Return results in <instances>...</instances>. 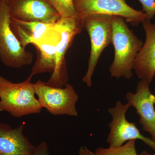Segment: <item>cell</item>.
Listing matches in <instances>:
<instances>
[{"label":"cell","instance_id":"obj_12","mask_svg":"<svg viewBox=\"0 0 155 155\" xmlns=\"http://www.w3.org/2000/svg\"><path fill=\"white\" fill-rule=\"evenodd\" d=\"M25 126L16 128L0 123V155H32L36 147L23 133Z\"/></svg>","mask_w":155,"mask_h":155},{"label":"cell","instance_id":"obj_14","mask_svg":"<svg viewBox=\"0 0 155 155\" xmlns=\"http://www.w3.org/2000/svg\"><path fill=\"white\" fill-rule=\"evenodd\" d=\"M61 35L56 27L54 31L44 40L33 45L37 51V58L32 67L29 77L36 74L53 73L56 65V46Z\"/></svg>","mask_w":155,"mask_h":155},{"label":"cell","instance_id":"obj_13","mask_svg":"<svg viewBox=\"0 0 155 155\" xmlns=\"http://www.w3.org/2000/svg\"><path fill=\"white\" fill-rule=\"evenodd\" d=\"M55 23L24 21L11 19V29L21 45L25 48L44 40L55 29Z\"/></svg>","mask_w":155,"mask_h":155},{"label":"cell","instance_id":"obj_11","mask_svg":"<svg viewBox=\"0 0 155 155\" xmlns=\"http://www.w3.org/2000/svg\"><path fill=\"white\" fill-rule=\"evenodd\" d=\"M142 23L145 41L135 58L133 70L139 79L150 84L155 75V23L146 19Z\"/></svg>","mask_w":155,"mask_h":155},{"label":"cell","instance_id":"obj_4","mask_svg":"<svg viewBox=\"0 0 155 155\" xmlns=\"http://www.w3.org/2000/svg\"><path fill=\"white\" fill-rule=\"evenodd\" d=\"M11 17L5 0L0 4V61L13 69L30 65L33 55L19 42L11 26Z\"/></svg>","mask_w":155,"mask_h":155},{"label":"cell","instance_id":"obj_1","mask_svg":"<svg viewBox=\"0 0 155 155\" xmlns=\"http://www.w3.org/2000/svg\"><path fill=\"white\" fill-rule=\"evenodd\" d=\"M125 20L119 16H113L112 19L114 57L109 72L112 77L130 79L133 76L134 61L143 43L129 28Z\"/></svg>","mask_w":155,"mask_h":155},{"label":"cell","instance_id":"obj_7","mask_svg":"<svg viewBox=\"0 0 155 155\" xmlns=\"http://www.w3.org/2000/svg\"><path fill=\"white\" fill-rule=\"evenodd\" d=\"M74 4L77 16L83 22L86 17L94 14L123 17L135 26L147 19L143 11L131 8L125 0H74Z\"/></svg>","mask_w":155,"mask_h":155},{"label":"cell","instance_id":"obj_15","mask_svg":"<svg viewBox=\"0 0 155 155\" xmlns=\"http://www.w3.org/2000/svg\"><path fill=\"white\" fill-rule=\"evenodd\" d=\"M136 140H129L117 147L97 148L91 155H139L137 153Z\"/></svg>","mask_w":155,"mask_h":155},{"label":"cell","instance_id":"obj_20","mask_svg":"<svg viewBox=\"0 0 155 155\" xmlns=\"http://www.w3.org/2000/svg\"><path fill=\"white\" fill-rule=\"evenodd\" d=\"M139 155H155V153H154L151 154L147 152L146 150H144Z\"/></svg>","mask_w":155,"mask_h":155},{"label":"cell","instance_id":"obj_9","mask_svg":"<svg viewBox=\"0 0 155 155\" xmlns=\"http://www.w3.org/2000/svg\"><path fill=\"white\" fill-rule=\"evenodd\" d=\"M11 19L55 23L61 16L48 0H5Z\"/></svg>","mask_w":155,"mask_h":155},{"label":"cell","instance_id":"obj_16","mask_svg":"<svg viewBox=\"0 0 155 155\" xmlns=\"http://www.w3.org/2000/svg\"><path fill=\"white\" fill-rule=\"evenodd\" d=\"M61 17H74L77 16L74 0H48Z\"/></svg>","mask_w":155,"mask_h":155},{"label":"cell","instance_id":"obj_17","mask_svg":"<svg viewBox=\"0 0 155 155\" xmlns=\"http://www.w3.org/2000/svg\"><path fill=\"white\" fill-rule=\"evenodd\" d=\"M142 6V11L147 20H151L155 15V0H138Z\"/></svg>","mask_w":155,"mask_h":155},{"label":"cell","instance_id":"obj_6","mask_svg":"<svg viewBox=\"0 0 155 155\" xmlns=\"http://www.w3.org/2000/svg\"><path fill=\"white\" fill-rule=\"evenodd\" d=\"M34 87L40 104L50 114L78 116L76 105L78 96L71 84L68 83L64 87H54L39 80Z\"/></svg>","mask_w":155,"mask_h":155},{"label":"cell","instance_id":"obj_5","mask_svg":"<svg viewBox=\"0 0 155 155\" xmlns=\"http://www.w3.org/2000/svg\"><path fill=\"white\" fill-rule=\"evenodd\" d=\"M55 25L61 34V38L56 46L55 69L46 83L54 87H63L68 83L69 80L65 56L75 37L82 31L84 23L83 21L76 16L60 17L56 22Z\"/></svg>","mask_w":155,"mask_h":155},{"label":"cell","instance_id":"obj_3","mask_svg":"<svg viewBox=\"0 0 155 155\" xmlns=\"http://www.w3.org/2000/svg\"><path fill=\"white\" fill-rule=\"evenodd\" d=\"M113 17L110 15L94 14L83 19L84 28L90 39L91 50L87 71L82 81L89 87L92 86V77L102 53L112 43Z\"/></svg>","mask_w":155,"mask_h":155},{"label":"cell","instance_id":"obj_8","mask_svg":"<svg viewBox=\"0 0 155 155\" xmlns=\"http://www.w3.org/2000/svg\"><path fill=\"white\" fill-rule=\"evenodd\" d=\"M131 107L129 103L124 104L120 101H117L116 105L108 110L112 117L109 123L110 133L107 140L109 147H117L121 146L126 141L140 140L151 148L155 152V141L143 135L135 124L128 122L126 114Z\"/></svg>","mask_w":155,"mask_h":155},{"label":"cell","instance_id":"obj_19","mask_svg":"<svg viewBox=\"0 0 155 155\" xmlns=\"http://www.w3.org/2000/svg\"><path fill=\"white\" fill-rule=\"evenodd\" d=\"M79 155H87L85 150L83 147H81L79 150Z\"/></svg>","mask_w":155,"mask_h":155},{"label":"cell","instance_id":"obj_21","mask_svg":"<svg viewBox=\"0 0 155 155\" xmlns=\"http://www.w3.org/2000/svg\"><path fill=\"white\" fill-rule=\"evenodd\" d=\"M3 0H0V4L3 2Z\"/></svg>","mask_w":155,"mask_h":155},{"label":"cell","instance_id":"obj_10","mask_svg":"<svg viewBox=\"0 0 155 155\" xmlns=\"http://www.w3.org/2000/svg\"><path fill=\"white\" fill-rule=\"evenodd\" d=\"M149 84L144 81H139L135 93L128 92L125 97L131 107L136 110L143 129L155 141V96L151 91Z\"/></svg>","mask_w":155,"mask_h":155},{"label":"cell","instance_id":"obj_2","mask_svg":"<svg viewBox=\"0 0 155 155\" xmlns=\"http://www.w3.org/2000/svg\"><path fill=\"white\" fill-rule=\"evenodd\" d=\"M31 79L28 77L25 81L14 83L0 75V112L16 118L41 112Z\"/></svg>","mask_w":155,"mask_h":155},{"label":"cell","instance_id":"obj_18","mask_svg":"<svg viewBox=\"0 0 155 155\" xmlns=\"http://www.w3.org/2000/svg\"><path fill=\"white\" fill-rule=\"evenodd\" d=\"M32 155H50L48 146L45 141L41 142L35 148Z\"/></svg>","mask_w":155,"mask_h":155}]
</instances>
